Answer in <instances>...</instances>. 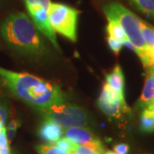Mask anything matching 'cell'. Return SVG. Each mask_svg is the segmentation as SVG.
<instances>
[{
  "label": "cell",
  "instance_id": "obj_27",
  "mask_svg": "<svg viewBox=\"0 0 154 154\" xmlns=\"http://www.w3.org/2000/svg\"><path fill=\"white\" fill-rule=\"evenodd\" d=\"M3 127H4V124H2V123L0 122V130H1V128H2Z\"/></svg>",
  "mask_w": 154,
  "mask_h": 154
},
{
  "label": "cell",
  "instance_id": "obj_2",
  "mask_svg": "<svg viewBox=\"0 0 154 154\" xmlns=\"http://www.w3.org/2000/svg\"><path fill=\"white\" fill-rule=\"evenodd\" d=\"M34 23L27 14L16 12L2 22L0 33L11 50L24 56L39 57L46 51L45 44Z\"/></svg>",
  "mask_w": 154,
  "mask_h": 154
},
{
  "label": "cell",
  "instance_id": "obj_23",
  "mask_svg": "<svg viewBox=\"0 0 154 154\" xmlns=\"http://www.w3.org/2000/svg\"><path fill=\"white\" fill-rule=\"evenodd\" d=\"M8 118V108L2 103H0V122L5 125Z\"/></svg>",
  "mask_w": 154,
  "mask_h": 154
},
{
  "label": "cell",
  "instance_id": "obj_12",
  "mask_svg": "<svg viewBox=\"0 0 154 154\" xmlns=\"http://www.w3.org/2000/svg\"><path fill=\"white\" fill-rule=\"evenodd\" d=\"M140 128L144 133L154 132V109L151 105L142 110L140 117Z\"/></svg>",
  "mask_w": 154,
  "mask_h": 154
},
{
  "label": "cell",
  "instance_id": "obj_21",
  "mask_svg": "<svg viewBox=\"0 0 154 154\" xmlns=\"http://www.w3.org/2000/svg\"><path fill=\"white\" fill-rule=\"evenodd\" d=\"M128 151H129V146L125 143L116 144L114 146V152L116 154H128Z\"/></svg>",
  "mask_w": 154,
  "mask_h": 154
},
{
  "label": "cell",
  "instance_id": "obj_8",
  "mask_svg": "<svg viewBox=\"0 0 154 154\" xmlns=\"http://www.w3.org/2000/svg\"><path fill=\"white\" fill-rule=\"evenodd\" d=\"M28 11L37 29L49 39L56 49L60 51V46L56 38L55 31L50 24L48 18V9H45L42 6H36L29 7L28 8Z\"/></svg>",
  "mask_w": 154,
  "mask_h": 154
},
{
  "label": "cell",
  "instance_id": "obj_6",
  "mask_svg": "<svg viewBox=\"0 0 154 154\" xmlns=\"http://www.w3.org/2000/svg\"><path fill=\"white\" fill-rule=\"evenodd\" d=\"M98 105L102 112L110 118L118 119L123 114L130 112V109L127 105L124 99V95L118 94L106 82L103 86L99 95Z\"/></svg>",
  "mask_w": 154,
  "mask_h": 154
},
{
  "label": "cell",
  "instance_id": "obj_5",
  "mask_svg": "<svg viewBox=\"0 0 154 154\" xmlns=\"http://www.w3.org/2000/svg\"><path fill=\"white\" fill-rule=\"evenodd\" d=\"M41 112L45 118L55 122L64 128L69 127H83L88 122L86 110L75 105L62 103L51 105Z\"/></svg>",
  "mask_w": 154,
  "mask_h": 154
},
{
  "label": "cell",
  "instance_id": "obj_13",
  "mask_svg": "<svg viewBox=\"0 0 154 154\" xmlns=\"http://www.w3.org/2000/svg\"><path fill=\"white\" fill-rule=\"evenodd\" d=\"M138 11L154 20V0H128Z\"/></svg>",
  "mask_w": 154,
  "mask_h": 154
},
{
  "label": "cell",
  "instance_id": "obj_9",
  "mask_svg": "<svg viewBox=\"0 0 154 154\" xmlns=\"http://www.w3.org/2000/svg\"><path fill=\"white\" fill-rule=\"evenodd\" d=\"M63 134L62 127L47 118H45L38 129V136L48 143H55L62 137Z\"/></svg>",
  "mask_w": 154,
  "mask_h": 154
},
{
  "label": "cell",
  "instance_id": "obj_24",
  "mask_svg": "<svg viewBox=\"0 0 154 154\" xmlns=\"http://www.w3.org/2000/svg\"><path fill=\"white\" fill-rule=\"evenodd\" d=\"M148 69V73H147V75H148L149 76H150V79H151V81H152V85H153L154 87V64L153 65H152V66H150Z\"/></svg>",
  "mask_w": 154,
  "mask_h": 154
},
{
  "label": "cell",
  "instance_id": "obj_26",
  "mask_svg": "<svg viewBox=\"0 0 154 154\" xmlns=\"http://www.w3.org/2000/svg\"><path fill=\"white\" fill-rule=\"evenodd\" d=\"M105 154H116L114 152H110V151H108V152H105Z\"/></svg>",
  "mask_w": 154,
  "mask_h": 154
},
{
  "label": "cell",
  "instance_id": "obj_1",
  "mask_svg": "<svg viewBox=\"0 0 154 154\" xmlns=\"http://www.w3.org/2000/svg\"><path fill=\"white\" fill-rule=\"evenodd\" d=\"M0 80L16 98L39 111L65 100L64 94L57 84L31 74L11 71L0 67Z\"/></svg>",
  "mask_w": 154,
  "mask_h": 154
},
{
  "label": "cell",
  "instance_id": "obj_16",
  "mask_svg": "<svg viewBox=\"0 0 154 154\" xmlns=\"http://www.w3.org/2000/svg\"><path fill=\"white\" fill-rule=\"evenodd\" d=\"M54 144H55L54 146H56L57 147H58V148L62 149V150H63L65 152H69V153L71 154L75 147V146L77 145V144L73 142L72 140H70L68 138H60Z\"/></svg>",
  "mask_w": 154,
  "mask_h": 154
},
{
  "label": "cell",
  "instance_id": "obj_14",
  "mask_svg": "<svg viewBox=\"0 0 154 154\" xmlns=\"http://www.w3.org/2000/svg\"><path fill=\"white\" fill-rule=\"evenodd\" d=\"M106 32H107L109 36L118 38L122 41H125V40L128 39L125 31L123 30V28H122L121 25L114 20H108V24L106 27Z\"/></svg>",
  "mask_w": 154,
  "mask_h": 154
},
{
  "label": "cell",
  "instance_id": "obj_28",
  "mask_svg": "<svg viewBox=\"0 0 154 154\" xmlns=\"http://www.w3.org/2000/svg\"><path fill=\"white\" fill-rule=\"evenodd\" d=\"M152 105V106L153 107V109H154V102H153V103H152V105Z\"/></svg>",
  "mask_w": 154,
  "mask_h": 154
},
{
  "label": "cell",
  "instance_id": "obj_18",
  "mask_svg": "<svg viewBox=\"0 0 154 154\" xmlns=\"http://www.w3.org/2000/svg\"><path fill=\"white\" fill-rule=\"evenodd\" d=\"M107 43H108V45H109L110 49L116 56L120 53V51H122V48L123 46V42L122 40L118 39V38L110 37V36L107 37Z\"/></svg>",
  "mask_w": 154,
  "mask_h": 154
},
{
  "label": "cell",
  "instance_id": "obj_7",
  "mask_svg": "<svg viewBox=\"0 0 154 154\" xmlns=\"http://www.w3.org/2000/svg\"><path fill=\"white\" fill-rule=\"evenodd\" d=\"M63 134L66 138L69 139L77 145L88 146L105 154L104 147L99 139L90 129L82 127H69L65 128Z\"/></svg>",
  "mask_w": 154,
  "mask_h": 154
},
{
  "label": "cell",
  "instance_id": "obj_15",
  "mask_svg": "<svg viewBox=\"0 0 154 154\" xmlns=\"http://www.w3.org/2000/svg\"><path fill=\"white\" fill-rule=\"evenodd\" d=\"M38 154H71L51 145H39L36 146Z\"/></svg>",
  "mask_w": 154,
  "mask_h": 154
},
{
  "label": "cell",
  "instance_id": "obj_10",
  "mask_svg": "<svg viewBox=\"0 0 154 154\" xmlns=\"http://www.w3.org/2000/svg\"><path fill=\"white\" fill-rule=\"evenodd\" d=\"M105 82L108 85L116 90L118 94L124 95V75L122 73V68L120 65H116L112 71L106 74L105 75Z\"/></svg>",
  "mask_w": 154,
  "mask_h": 154
},
{
  "label": "cell",
  "instance_id": "obj_17",
  "mask_svg": "<svg viewBox=\"0 0 154 154\" xmlns=\"http://www.w3.org/2000/svg\"><path fill=\"white\" fill-rule=\"evenodd\" d=\"M20 125H21V122L17 118H12L11 120L8 129H6V135H7V139L9 142H11L14 140V138L17 134V128L20 127Z\"/></svg>",
  "mask_w": 154,
  "mask_h": 154
},
{
  "label": "cell",
  "instance_id": "obj_22",
  "mask_svg": "<svg viewBox=\"0 0 154 154\" xmlns=\"http://www.w3.org/2000/svg\"><path fill=\"white\" fill-rule=\"evenodd\" d=\"M9 146V140L6 135V128L3 127L0 130V149L5 148Z\"/></svg>",
  "mask_w": 154,
  "mask_h": 154
},
{
  "label": "cell",
  "instance_id": "obj_11",
  "mask_svg": "<svg viewBox=\"0 0 154 154\" xmlns=\"http://www.w3.org/2000/svg\"><path fill=\"white\" fill-rule=\"evenodd\" d=\"M154 102V87L148 75L146 77L142 94L137 102V107L146 108Z\"/></svg>",
  "mask_w": 154,
  "mask_h": 154
},
{
  "label": "cell",
  "instance_id": "obj_4",
  "mask_svg": "<svg viewBox=\"0 0 154 154\" xmlns=\"http://www.w3.org/2000/svg\"><path fill=\"white\" fill-rule=\"evenodd\" d=\"M80 11L71 6L51 3L48 9V18L51 28L69 40L77 39V22Z\"/></svg>",
  "mask_w": 154,
  "mask_h": 154
},
{
  "label": "cell",
  "instance_id": "obj_20",
  "mask_svg": "<svg viewBox=\"0 0 154 154\" xmlns=\"http://www.w3.org/2000/svg\"><path fill=\"white\" fill-rule=\"evenodd\" d=\"M27 8L29 7H36V6H42L45 9H49L51 0H24Z\"/></svg>",
  "mask_w": 154,
  "mask_h": 154
},
{
  "label": "cell",
  "instance_id": "obj_25",
  "mask_svg": "<svg viewBox=\"0 0 154 154\" xmlns=\"http://www.w3.org/2000/svg\"><path fill=\"white\" fill-rule=\"evenodd\" d=\"M0 154H11V150H10L9 146L5 147V148L0 149Z\"/></svg>",
  "mask_w": 154,
  "mask_h": 154
},
{
  "label": "cell",
  "instance_id": "obj_19",
  "mask_svg": "<svg viewBox=\"0 0 154 154\" xmlns=\"http://www.w3.org/2000/svg\"><path fill=\"white\" fill-rule=\"evenodd\" d=\"M72 154H103L99 152V151L92 148L88 146H83V145H76L74 149Z\"/></svg>",
  "mask_w": 154,
  "mask_h": 154
},
{
  "label": "cell",
  "instance_id": "obj_3",
  "mask_svg": "<svg viewBox=\"0 0 154 154\" xmlns=\"http://www.w3.org/2000/svg\"><path fill=\"white\" fill-rule=\"evenodd\" d=\"M103 11L107 20H114L121 25L128 39L136 48V54L140 58L144 67L147 68V47L140 31V19L118 3L105 5L103 7Z\"/></svg>",
  "mask_w": 154,
  "mask_h": 154
}]
</instances>
